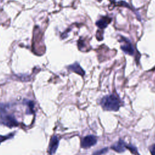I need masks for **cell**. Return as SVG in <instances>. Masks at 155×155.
Here are the masks:
<instances>
[{
  "label": "cell",
  "mask_w": 155,
  "mask_h": 155,
  "mask_svg": "<svg viewBox=\"0 0 155 155\" xmlns=\"http://www.w3.org/2000/svg\"><path fill=\"white\" fill-rule=\"evenodd\" d=\"M124 41L122 40V42H123V44L121 45V49L127 54H133L134 53V49L133 48V46L131 44V42L126 38H122Z\"/></svg>",
  "instance_id": "cell-4"
},
{
  "label": "cell",
  "mask_w": 155,
  "mask_h": 155,
  "mask_svg": "<svg viewBox=\"0 0 155 155\" xmlns=\"http://www.w3.org/2000/svg\"><path fill=\"white\" fill-rule=\"evenodd\" d=\"M111 21L110 18L107 17H103L96 22V25L101 28H105Z\"/></svg>",
  "instance_id": "cell-8"
},
{
  "label": "cell",
  "mask_w": 155,
  "mask_h": 155,
  "mask_svg": "<svg viewBox=\"0 0 155 155\" xmlns=\"http://www.w3.org/2000/svg\"><path fill=\"white\" fill-rule=\"evenodd\" d=\"M101 105L105 110L117 111L120 107V102L116 95L110 94L106 96L102 99Z\"/></svg>",
  "instance_id": "cell-1"
},
{
  "label": "cell",
  "mask_w": 155,
  "mask_h": 155,
  "mask_svg": "<svg viewBox=\"0 0 155 155\" xmlns=\"http://www.w3.org/2000/svg\"><path fill=\"white\" fill-rule=\"evenodd\" d=\"M97 139L93 135H88L83 138L81 141V147L84 148H87L92 147L96 143Z\"/></svg>",
  "instance_id": "cell-3"
},
{
  "label": "cell",
  "mask_w": 155,
  "mask_h": 155,
  "mask_svg": "<svg viewBox=\"0 0 155 155\" xmlns=\"http://www.w3.org/2000/svg\"><path fill=\"white\" fill-rule=\"evenodd\" d=\"M68 68L70 70H71V71H73L74 72H76V73L79 74H81L82 76L84 75V74H85V72L83 70V69L81 67L79 64L78 63H77V62H76V63L70 65L68 67Z\"/></svg>",
  "instance_id": "cell-7"
},
{
  "label": "cell",
  "mask_w": 155,
  "mask_h": 155,
  "mask_svg": "<svg viewBox=\"0 0 155 155\" xmlns=\"http://www.w3.org/2000/svg\"><path fill=\"white\" fill-rule=\"evenodd\" d=\"M6 138H7V137H4V136H0V142H2L3 140H4Z\"/></svg>",
  "instance_id": "cell-11"
},
{
  "label": "cell",
  "mask_w": 155,
  "mask_h": 155,
  "mask_svg": "<svg viewBox=\"0 0 155 155\" xmlns=\"http://www.w3.org/2000/svg\"><path fill=\"white\" fill-rule=\"evenodd\" d=\"M125 144L124 143V142L122 140H119L117 142L115 143L113 146H112V149H113L114 151L119 152V153H121V152H124L125 150Z\"/></svg>",
  "instance_id": "cell-6"
},
{
  "label": "cell",
  "mask_w": 155,
  "mask_h": 155,
  "mask_svg": "<svg viewBox=\"0 0 155 155\" xmlns=\"http://www.w3.org/2000/svg\"><path fill=\"white\" fill-rule=\"evenodd\" d=\"M106 151H107V148H104L102 150H101L94 153V155H101V154L105 153Z\"/></svg>",
  "instance_id": "cell-9"
},
{
  "label": "cell",
  "mask_w": 155,
  "mask_h": 155,
  "mask_svg": "<svg viewBox=\"0 0 155 155\" xmlns=\"http://www.w3.org/2000/svg\"><path fill=\"white\" fill-rule=\"evenodd\" d=\"M150 153L151 155H155V144L153 145L150 147Z\"/></svg>",
  "instance_id": "cell-10"
},
{
  "label": "cell",
  "mask_w": 155,
  "mask_h": 155,
  "mask_svg": "<svg viewBox=\"0 0 155 155\" xmlns=\"http://www.w3.org/2000/svg\"><path fill=\"white\" fill-rule=\"evenodd\" d=\"M0 124L10 127H16L18 125L15 117L8 112L7 106L4 104H0Z\"/></svg>",
  "instance_id": "cell-2"
},
{
  "label": "cell",
  "mask_w": 155,
  "mask_h": 155,
  "mask_svg": "<svg viewBox=\"0 0 155 155\" xmlns=\"http://www.w3.org/2000/svg\"><path fill=\"white\" fill-rule=\"evenodd\" d=\"M58 145H59V139L58 137L56 136H53L50 139L49 147H48V153L52 155L56 152L58 147Z\"/></svg>",
  "instance_id": "cell-5"
}]
</instances>
